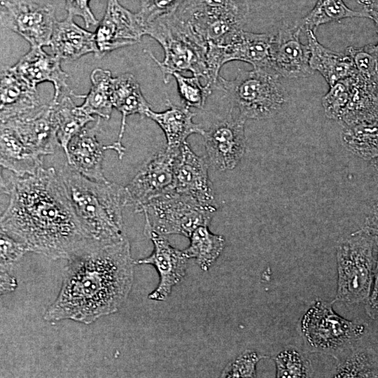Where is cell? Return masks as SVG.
I'll use <instances>...</instances> for the list:
<instances>
[{
    "instance_id": "52a82bcc",
    "label": "cell",
    "mask_w": 378,
    "mask_h": 378,
    "mask_svg": "<svg viewBox=\"0 0 378 378\" xmlns=\"http://www.w3.org/2000/svg\"><path fill=\"white\" fill-rule=\"evenodd\" d=\"M136 212L145 216L144 233L181 234L190 237L201 225H209L216 207L206 206L173 188L149 200Z\"/></svg>"
},
{
    "instance_id": "484cf974",
    "label": "cell",
    "mask_w": 378,
    "mask_h": 378,
    "mask_svg": "<svg viewBox=\"0 0 378 378\" xmlns=\"http://www.w3.org/2000/svg\"><path fill=\"white\" fill-rule=\"evenodd\" d=\"M305 32L310 50V66L314 71H318L323 76L330 87L356 73L348 54L334 52L323 46L318 41L313 31Z\"/></svg>"
},
{
    "instance_id": "4fadbf2b",
    "label": "cell",
    "mask_w": 378,
    "mask_h": 378,
    "mask_svg": "<svg viewBox=\"0 0 378 378\" xmlns=\"http://www.w3.org/2000/svg\"><path fill=\"white\" fill-rule=\"evenodd\" d=\"M179 150L166 148L155 154L125 186L135 211L151 198L173 188L174 164Z\"/></svg>"
},
{
    "instance_id": "603a6c76",
    "label": "cell",
    "mask_w": 378,
    "mask_h": 378,
    "mask_svg": "<svg viewBox=\"0 0 378 378\" xmlns=\"http://www.w3.org/2000/svg\"><path fill=\"white\" fill-rule=\"evenodd\" d=\"M169 108L162 112H155L150 108L146 116L155 121L164 133L167 140V148L178 150L186 141V139L192 134L202 136L204 130L192 121L195 113L190 108L174 105L167 100Z\"/></svg>"
},
{
    "instance_id": "3957f363",
    "label": "cell",
    "mask_w": 378,
    "mask_h": 378,
    "mask_svg": "<svg viewBox=\"0 0 378 378\" xmlns=\"http://www.w3.org/2000/svg\"><path fill=\"white\" fill-rule=\"evenodd\" d=\"M58 174L84 232L93 242L109 244L127 237L122 211L130 202L125 187L89 179L68 163Z\"/></svg>"
},
{
    "instance_id": "f6af8a7d",
    "label": "cell",
    "mask_w": 378,
    "mask_h": 378,
    "mask_svg": "<svg viewBox=\"0 0 378 378\" xmlns=\"http://www.w3.org/2000/svg\"><path fill=\"white\" fill-rule=\"evenodd\" d=\"M368 12L370 14V19L374 22L377 32L378 34V10H370Z\"/></svg>"
},
{
    "instance_id": "8d00e7d4",
    "label": "cell",
    "mask_w": 378,
    "mask_h": 378,
    "mask_svg": "<svg viewBox=\"0 0 378 378\" xmlns=\"http://www.w3.org/2000/svg\"><path fill=\"white\" fill-rule=\"evenodd\" d=\"M267 356L246 350L230 362L221 373L222 377H255L258 363Z\"/></svg>"
},
{
    "instance_id": "2e32d148",
    "label": "cell",
    "mask_w": 378,
    "mask_h": 378,
    "mask_svg": "<svg viewBox=\"0 0 378 378\" xmlns=\"http://www.w3.org/2000/svg\"><path fill=\"white\" fill-rule=\"evenodd\" d=\"M1 124L11 129L27 146L43 158L52 154L59 146L52 100L29 114Z\"/></svg>"
},
{
    "instance_id": "f546056e",
    "label": "cell",
    "mask_w": 378,
    "mask_h": 378,
    "mask_svg": "<svg viewBox=\"0 0 378 378\" xmlns=\"http://www.w3.org/2000/svg\"><path fill=\"white\" fill-rule=\"evenodd\" d=\"M189 239L190 245L183 250L184 253L189 259H195L202 270H209L225 248L224 237L211 232L209 225H201L192 232Z\"/></svg>"
},
{
    "instance_id": "4dcf8cb0",
    "label": "cell",
    "mask_w": 378,
    "mask_h": 378,
    "mask_svg": "<svg viewBox=\"0 0 378 378\" xmlns=\"http://www.w3.org/2000/svg\"><path fill=\"white\" fill-rule=\"evenodd\" d=\"M349 18H370V16L365 10L356 11L350 9L343 0H317L312 10L295 24L302 31L315 32L321 24Z\"/></svg>"
},
{
    "instance_id": "5b68a950",
    "label": "cell",
    "mask_w": 378,
    "mask_h": 378,
    "mask_svg": "<svg viewBox=\"0 0 378 378\" xmlns=\"http://www.w3.org/2000/svg\"><path fill=\"white\" fill-rule=\"evenodd\" d=\"M236 77H219L220 89L230 102L232 110L245 119H265L276 113L287 101V92L281 77L260 69H238Z\"/></svg>"
},
{
    "instance_id": "ac0fdd59",
    "label": "cell",
    "mask_w": 378,
    "mask_h": 378,
    "mask_svg": "<svg viewBox=\"0 0 378 378\" xmlns=\"http://www.w3.org/2000/svg\"><path fill=\"white\" fill-rule=\"evenodd\" d=\"M100 118L91 127H84L69 142L65 155L74 169L89 179L99 182L108 180L103 172L104 153L108 150L97 139Z\"/></svg>"
},
{
    "instance_id": "30bf717a",
    "label": "cell",
    "mask_w": 378,
    "mask_h": 378,
    "mask_svg": "<svg viewBox=\"0 0 378 378\" xmlns=\"http://www.w3.org/2000/svg\"><path fill=\"white\" fill-rule=\"evenodd\" d=\"M1 15L4 25L31 46H50L57 22L52 6L27 0H2Z\"/></svg>"
},
{
    "instance_id": "9a60e30c",
    "label": "cell",
    "mask_w": 378,
    "mask_h": 378,
    "mask_svg": "<svg viewBox=\"0 0 378 378\" xmlns=\"http://www.w3.org/2000/svg\"><path fill=\"white\" fill-rule=\"evenodd\" d=\"M301 31L294 24L272 34L270 48L271 69L281 78H300L314 74L309 64V46L302 44L300 40Z\"/></svg>"
},
{
    "instance_id": "7c38bea8",
    "label": "cell",
    "mask_w": 378,
    "mask_h": 378,
    "mask_svg": "<svg viewBox=\"0 0 378 378\" xmlns=\"http://www.w3.org/2000/svg\"><path fill=\"white\" fill-rule=\"evenodd\" d=\"M146 35L145 27L137 14L130 12L118 0H107L105 14L94 32L97 57L133 45Z\"/></svg>"
},
{
    "instance_id": "4316f807",
    "label": "cell",
    "mask_w": 378,
    "mask_h": 378,
    "mask_svg": "<svg viewBox=\"0 0 378 378\" xmlns=\"http://www.w3.org/2000/svg\"><path fill=\"white\" fill-rule=\"evenodd\" d=\"M343 146L355 155L370 160L378 157V116L342 127Z\"/></svg>"
},
{
    "instance_id": "7402d4cb",
    "label": "cell",
    "mask_w": 378,
    "mask_h": 378,
    "mask_svg": "<svg viewBox=\"0 0 378 378\" xmlns=\"http://www.w3.org/2000/svg\"><path fill=\"white\" fill-rule=\"evenodd\" d=\"M50 46L53 55L65 60H75L97 52L94 33L79 27L69 15L56 22Z\"/></svg>"
},
{
    "instance_id": "7a4b0ae2",
    "label": "cell",
    "mask_w": 378,
    "mask_h": 378,
    "mask_svg": "<svg viewBox=\"0 0 378 378\" xmlns=\"http://www.w3.org/2000/svg\"><path fill=\"white\" fill-rule=\"evenodd\" d=\"M63 281L43 318L90 324L117 312L134 281V264L127 237L109 244H92L67 260Z\"/></svg>"
},
{
    "instance_id": "8fae6325",
    "label": "cell",
    "mask_w": 378,
    "mask_h": 378,
    "mask_svg": "<svg viewBox=\"0 0 378 378\" xmlns=\"http://www.w3.org/2000/svg\"><path fill=\"white\" fill-rule=\"evenodd\" d=\"M245 121L230 110L228 117L204 130L208 159L215 169H233L242 158L246 149Z\"/></svg>"
},
{
    "instance_id": "ba28073f",
    "label": "cell",
    "mask_w": 378,
    "mask_h": 378,
    "mask_svg": "<svg viewBox=\"0 0 378 378\" xmlns=\"http://www.w3.org/2000/svg\"><path fill=\"white\" fill-rule=\"evenodd\" d=\"M333 302L315 300L302 317L300 330L309 351L337 358L363 337L365 326L338 315Z\"/></svg>"
},
{
    "instance_id": "f1b7e54d",
    "label": "cell",
    "mask_w": 378,
    "mask_h": 378,
    "mask_svg": "<svg viewBox=\"0 0 378 378\" xmlns=\"http://www.w3.org/2000/svg\"><path fill=\"white\" fill-rule=\"evenodd\" d=\"M333 377H378V353L354 344L336 358Z\"/></svg>"
},
{
    "instance_id": "d590c367",
    "label": "cell",
    "mask_w": 378,
    "mask_h": 378,
    "mask_svg": "<svg viewBox=\"0 0 378 378\" xmlns=\"http://www.w3.org/2000/svg\"><path fill=\"white\" fill-rule=\"evenodd\" d=\"M349 97V77L330 86L328 92L322 99V105L326 117L339 122L346 110Z\"/></svg>"
},
{
    "instance_id": "6da1fadb",
    "label": "cell",
    "mask_w": 378,
    "mask_h": 378,
    "mask_svg": "<svg viewBox=\"0 0 378 378\" xmlns=\"http://www.w3.org/2000/svg\"><path fill=\"white\" fill-rule=\"evenodd\" d=\"M8 204L1 216V232L28 251L52 259H69L93 242L84 232L58 172L41 167L36 174L1 178Z\"/></svg>"
},
{
    "instance_id": "8992f818",
    "label": "cell",
    "mask_w": 378,
    "mask_h": 378,
    "mask_svg": "<svg viewBox=\"0 0 378 378\" xmlns=\"http://www.w3.org/2000/svg\"><path fill=\"white\" fill-rule=\"evenodd\" d=\"M145 32L146 35L157 41L164 50L162 61L158 60L151 52H146L160 69L164 83H169L174 73L189 71L193 76L202 78L206 83L211 85L205 50L185 31L172 13L147 24Z\"/></svg>"
},
{
    "instance_id": "9c48e42d",
    "label": "cell",
    "mask_w": 378,
    "mask_h": 378,
    "mask_svg": "<svg viewBox=\"0 0 378 378\" xmlns=\"http://www.w3.org/2000/svg\"><path fill=\"white\" fill-rule=\"evenodd\" d=\"M272 38V34L253 33L240 29L225 43L209 44L206 62L211 85L219 88L220 70L225 63L232 60L247 62L253 69L272 71L270 64Z\"/></svg>"
},
{
    "instance_id": "f35d334b",
    "label": "cell",
    "mask_w": 378,
    "mask_h": 378,
    "mask_svg": "<svg viewBox=\"0 0 378 378\" xmlns=\"http://www.w3.org/2000/svg\"><path fill=\"white\" fill-rule=\"evenodd\" d=\"M0 233L1 269L8 270L24 253L29 251L20 241L14 239L4 232H0Z\"/></svg>"
},
{
    "instance_id": "d4e9b609",
    "label": "cell",
    "mask_w": 378,
    "mask_h": 378,
    "mask_svg": "<svg viewBox=\"0 0 378 378\" xmlns=\"http://www.w3.org/2000/svg\"><path fill=\"white\" fill-rule=\"evenodd\" d=\"M111 99L113 108L122 115L120 132L117 144H122L126 126V119L130 115L139 114L146 116L150 109L148 102L144 97L140 85L135 76L130 73L113 78L111 86Z\"/></svg>"
},
{
    "instance_id": "74e56055",
    "label": "cell",
    "mask_w": 378,
    "mask_h": 378,
    "mask_svg": "<svg viewBox=\"0 0 378 378\" xmlns=\"http://www.w3.org/2000/svg\"><path fill=\"white\" fill-rule=\"evenodd\" d=\"M184 0H141L137 14L144 27L154 20L174 13Z\"/></svg>"
},
{
    "instance_id": "ee69618b",
    "label": "cell",
    "mask_w": 378,
    "mask_h": 378,
    "mask_svg": "<svg viewBox=\"0 0 378 378\" xmlns=\"http://www.w3.org/2000/svg\"><path fill=\"white\" fill-rule=\"evenodd\" d=\"M371 166L374 174V177L378 183V157L371 160Z\"/></svg>"
},
{
    "instance_id": "7bdbcfd3",
    "label": "cell",
    "mask_w": 378,
    "mask_h": 378,
    "mask_svg": "<svg viewBox=\"0 0 378 378\" xmlns=\"http://www.w3.org/2000/svg\"><path fill=\"white\" fill-rule=\"evenodd\" d=\"M363 228L378 237V202L370 209Z\"/></svg>"
},
{
    "instance_id": "ab89813d",
    "label": "cell",
    "mask_w": 378,
    "mask_h": 378,
    "mask_svg": "<svg viewBox=\"0 0 378 378\" xmlns=\"http://www.w3.org/2000/svg\"><path fill=\"white\" fill-rule=\"evenodd\" d=\"M90 0H66L68 15L82 18L87 28L98 24V21L90 9Z\"/></svg>"
},
{
    "instance_id": "83f0119b",
    "label": "cell",
    "mask_w": 378,
    "mask_h": 378,
    "mask_svg": "<svg viewBox=\"0 0 378 378\" xmlns=\"http://www.w3.org/2000/svg\"><path fill=\"white\" fill-rule=\"evenodd\" d=\"M53 104L57 125V139L65 153L71 140L95 119L80 106H76L69 95L59 98L56 102H53Z\"/></svg>"
},
{
    "instance_id": "44dd1931",
    "label": "cell",
    "mask_w": 378,
    "mask_h": 378,
    "mask_svg": "<svg viewBox=\"0 0 378 378\" xmlns=\"http://www.w3.org/2000/svg\"><path fill=\"white\" fill-rule=\"evenodd\" d=\"M175 12L206 23L227 21L242 27L248 4V0H184Z\"/></svg>"
},
{
    "instance_id": "1f68e13d",
    "label": "cell",
    "mask_w": 378,
    "mask_h": 378,
    "mask_svg": "<svg viewBox=\"0 0 378 378\" xmlns=\"http://www.w3.org/2000/svg\"><path fill=\"white\" fill-rule=\"evenodd\" d=\"M113 77L109 70L97 68L90 75L92 83L89 92L85 95H75L85 100L80 106L87 113L108 120L113 110L111 99V86Z\"/></svg>"
},
{
    "instance_id": "d6a6232c",
    "label": "cell",
    "mask_w": 378,
    "mask_h": 378,
    "mask_svg": "<svg viewBox=\"0 0 378 378\" xmlns=\"http://www.w3.org/2000/svg\"><path fill=\"white\" fill-rule=\"evenodd\" d=\"M276 377L304 378L313 375V368L305 353L294 346H289L274 357Z\"/></svg>"
},
{
    "instance_id": "ffe728a7",
    "label": "cell",
    "mask_w": 378,
    "mask_h": 378,
    "mask_svg": "<svg viewBox=\"0 0 378 378\" xmlns=\"http://www.w3.org/2000/svg\"><path fill=\"white\" fill-rule=\"evenodd\" d=\"M46 104L41 102L36 88L27 83L13 71L12 67L1 68V122L29 114Z\"/></svg>"
},
{
    "instance_id": "836d02e7",
    "label": "cell",
    "mask_w": 378,
    "mask_h": 378,
    "mask_svg": "<svg viewBox=\"0 0 378 378\" xmlns=\"http://www.w3.org/2000/svg\"><path fill=\"white\" fill-rule=\"evenodd\" d=\"M345 52L351 57L356 74L378 94V44L349 46Z\"/></svg>"
},
{
    "instance_id": "cb8c5ba5",
    "label": "cell",
    "mask_w": 378,
    "mask_h": 378,
    "mask_svg": "<svg viewBox=\"0 0 378 378\" xmlns=\"http://www.w3.org/2000/svg\"><path fill=\"white\" fill-rule=\"evenodd\" d=\"M0 163L19 176L36 174L43 167V157L27 146L8 127L1 124Z\"/></svg>"
},
{
    "instance_id": "e575fe53",
    "label": "cell",
    "mask_w": 378,
    "mask_h": 378,
    "mask_svg": "<svg viewBox=\"0 0 378 378\" xmlns=\"http://www.w3.org/2000/svg\"><path fill=\"white\" fill-rule=\"evenodd\" d=\"M172 76L175 78L177 89L183 106L197 109H203L208 97L211 94V85H202L200 77L193 76L186 77L176 72Z\"/></svg>"
},
{
    "instance_id": "5bb4252c",
    "label": "cell",
    "mask_w": 378,
    "mask_h": 378,
    "mask_svg": "<svg viewBox=\"0 0 378 378\" xmlns=\"http://www.w3.org/2000/svg\"><path fill=\"white\" fill-rule=\"evenodd\" d=\"M153 244L152 253L134 261L135 264L153 265L160 276L158 286L148 295L155 301H164L174 286L178 284L186 275L188 258L183 250L172 246L165 235L154 232L147 234Z\"/></svg>"
},
{
    "instance_id": "60d3db41",
    "label": "cell",
    "mask_w": 378,
    "mask_h": 378,
    "mask_svg": "<svg viewBox=\"0 0 378 378\" xmlns=\"http://www.w3.org/2000/svg\"><path fill=\"white\" fill-rule=\"evenodd\" d=\"M375 237L378 248V237ZM365 302V310L368 315L374 320L378 319V253L371 292Z\"/></svg>"
},
{
    "instance_id": "e0dca14e",
    "label": "cell",
    "mask_w": 378,
    "mask_h": 378,
    "mask_svg": "<svg viewBox=\"0 0 378 378\" xmlns=\"http://www.w3.org/2000/svg\"><path fill=\"white\" fill-rule=\"evenodd\" d=\"M208 167L204 158L196 155L186 141L181 146L175 161L173 188L206 206L216 208Z\"/></svg>"
},
{
    "instance_id": "b9f144b4",
    "label": "cell",
    "mask_w": 378,
    "mask_h": 378,
    "mask_svg": "<svg viewBox=\"0 0 378 378\" xmlns=\"http://www.w3.org/2000/svg\"><path fill=\"white\" fill-rule=\"evenodd\" d=\"M0 274L1 295L14 291L18 286L16 279L9 273L8 270L1 269Z\"/></svg>"
},
{
    "instance_id": "277c9868",
    "label": "cell",
    "mask_w": 378,
    "mask_h": 378,
    "mask_svg": "<svg viewBox=\"0 0 378 378\" xmlns=\"http://www.w3.org/2000/svg\"><path fill=\"white\" fill-rule=\"evenodd\" d=\"M376 237L362 228L342 240L337 248V288L335 302H365L377 260Z\"/></svg>"
},
{
    "instance_id": "d6986e66",
    "label": "cell",
    "mask_w": 378,
    "mask_h": 378,
    "mask_svg": "<svg viewBox=\"0 0 378 378\" xmlns=\"http://www.w3.org/2000/svg\"><path fill=\"white\" fill-rule=\"evenodd\" d=\"M60 62L61 59L46 53L42 47L31 46L12 69L34 88L43 82L52 83L55 90L52 100L56 102L67 88L68 74L62 70Z\"/></svg>"
}]
</instances>
